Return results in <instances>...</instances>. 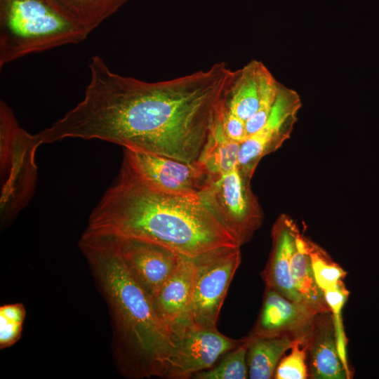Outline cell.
<instances>
[{
	"mask_svg": "<svg viewBox=\"0 0 379 379\" xmlns=\"http://www.w3.org/2000/svg\"><path fill=\"white\" fill-rule=\"evenodd\" d=\"M74 107L36 133L41 144L98 139L197 162L218 122L234 71L225 62L171 80L147 82L113 72L98 55Z\"/></svg>",
	"mask_w": 379,
	"mask_h": 379,
	"instance_id": "cell-1",
	"label": "cell"
},
{
	"mask_svg": "<svg viewBox=\"0 0 379 379\" xmlns=\"http://www.w3.org/2000/svg\"><path fill=\"white\" fill-rule=\"evenodd\" d=\"M85 231L150 241L187 257L222 246H241L199 197L153 190L124 162L93 210Z\"/></svg>",
	"mask_w": 379,
	"mask_h": 379,
	"instance_id": "cell-2",
	"label": "cell"
},
{
	"mask_svg": "<svg viewBox=\"0 0 379 379\" xmlns=\"http://www.w3.org/2000/svg\"><path fill=\"white\" fill-rule=\"evenodd\" d=\"M79 247L109 307L121 372L135 378H165L173 337L152 298L103 237L84 232Z\"/></svg>",
	"mask_w": 379,
	"mask_h": 379,
	"instance_id": "cell-3",
	"label": "cell"
},
{
	"mask_svg": "<svg viewBox=\"0 0 379 379\" xmlns=\"http://www.w3.org/2000/svg\"><path fill=\"white\" fill-rule=\"evenodd\" d=\"M89 33L56 0H0V67L83 41Z\"/></svg>",
	"mask_w": 379,
	"mask_h": 379,
	"instance_id": "cell-4",
	"label": "cell"
},
{
	"mask_svg": "<svg viewBox=\"0 0 379 379\" xmlns=\"http://www.w3.org/2000/svg\"><path fill=\"white\" fill-rule=\"evenodd\" d=\"M0 145L1 211L6 218L20 211L32 194L37 174L34 155L40 145L35 134L19 125L4 101L0 102Z\"/></svg>",
	"mask_w": 379,
	"mask_h": 379,
	"instance_id": "cell-5",
	"label": "cell"
},
{
	"mask_svg": "<svg viewBox=\"0 0 379 379\" xmlns=\"http://www.w3.org/2000/svg\"><path fill=\"white\" fill-rule=\"evenodd\" d=\"M250 180L239 166L226 173L208 175L199 194L219 220L237 237L241 246L261 223V213L249 188Z\"/></svg>",
	"mask_w": 379,
	"mask_h": 379,
	"instance_id": "cell-6",
	"label": "cell"
},
{
	"mask_svg": "<svg viewBox=\"0 0 379 379\" xmlns=\"http://www.w3.org/2000/svg\"><path fill=\"white\" fill-rule=\"evenodd\" d=\"M192 304L194 326L217 328L218 316L234 275L240 265V246H222L196 257Z\"/></svg>",
	"mask_w": 379,
	"mask_h": 379,
	"instance_id": "cell-7",
	"label": "cell"
},
{
	"mask_svg": "<svg viewBox=\"0 0 379 379\" xmlns=\"http://www.w3.org/2000/svg\"><path fill=\"white\" fill-rule=\"evenodd\" d=\"M123 162L144 184L166 194L199 197L208 178L198 161L190 164L136 149H124Z\"/></svg>",
	"mask_w": 379,
	"mask_h": 379,
	"instance_id": "cell-8",
	"label": "cell"
},
{
	"mask_svg": "<svg viewBox=\"0 0 379 379\" xmlns=\"http://www.w3.org/2000/svg\"><path fill=\"white\" fill-rule=\"evenodd\" d=\"M97 235L107 240L127 271L152 298L185 256L164 246L136 238Z\"/></svg>",
	"mask_w": 379,
	"mask_h": 379,
	"instance_id": "cell-9",
	"label": "cell"
},
{
	"mask_svg": "<svg viewBox=\"0 0 379 379\" xmlns=\"http://www.w3.org/2000/svg\"><path fill=\"white\" fill-rule=\"evenodd\" d=\"M244 341L230 338L217 328L190 326L173 338L165 378L185 379L213 366L229 351Z\"/></svg>",
	"mask_w": 379,
	"mask_h": 379,
	"instance_id": "cell-10",
	"label": "cell"
},
{
	"mask_svg": "<svg viewBox=\"0 0 379 379\" xmlns=\"http://www.w3.org/2000/svg\"><path fill=\"white\" fill-rule=\"evenodd\" d=\"M300 107L297 92L280 84L267 120L240 145L239 168L247 180H251L260 159L277 150L290 137Z\"/></svg>",
	"mask_w": 379,
	"mask_h": 379,
	"instance_id": "cell-11",
	"label": "cell"
},
{
	"mask_svg": "<svg viewBox=\"0 0 379 379\" xmlns=\"http://www.w3.org/2000/svg\"><path fill=\"white\" fill-rule=\"evenodd\" d=\"M315 315L303 305L265 287L260 311L248 335L253 338L288 336L293 340L308 342Z\"/></svg>",
	"mask_w": 379,
	"mask_h": 379,
	"instance_id": "cell-12",
	"label": "cell"
},
{
	"mask_svg": "<svg viewBox=\"0 0 379 379\" xmlns=\"http://www.w3.org/2000/svg\"><path fill=\"white\" fill-rule=\"evenodd\" d=\"M196 275L194 257L184 256L175 270L152 298L173 338L194 324L192 304Z\"/></svg>",
	"mask_w": 379,
	"mask_h": 379,
	"instance_id": "cell-13",
	"label": "cell"
},
{
	"mask_svg": "<svg viewBox=\"0 0 379 379\" xmlns=\"http://www.w3.org/2000/svg\"><path fill=\"white\" fill-rule=\"evenodd\" d=\"M308 378L350 379L340 358L331 311L314 316L308 340Z\"/></svg>",
	"mask_w": 379,
	"mask_h": 379,
	"instance_id": "cell-14",
	"label": "cell"
},
{
	"mask_svg": "<svg viewBox=\"0 0 379 379\" xmlns=\"http://www.w3.org/2000/svg\"><path fill=\"white\" fill-rule=\"evenodd\" d=\"M298 233L297 228L287 219H280L274 225L272 230V249L261 277L265 287L302 304L291 276V262Z\"/></svg>",
	"mask_w": 379,
	"mask_h": 379,
	"instance_id": "cell-15",
	"label": "cell"
},
{
	"mask_svg": "<svg viewBox=\"0 0 379 379\" xmlns=\"http://www.w3.org/2000/svg\"><path fill=\"white\" fill-rule=\"evenodd\" d=\"M260 63L253 60L241 69L234 71L225 100V110L246 122L255 114L259 106Z\"/></svg>",
	"mask_w": 379,
	"mask_h": 379,
	"instance_id": "cell-16",
	"label": "cell"
},
{
	"mask_svg": "<svg viewBox=\"0 0 379 379\" xmlns=\"http://www.w3.org/2000/svg\"><path fill=\"white\" fill-rule=\"evenodd\" d=\"M291 276L293 285L304 306L316 314L330 311L324 292L314 276L307 240L299 232L291 262Z\"/></svg>",
	"mask_w": 379,
	"mask_h": 379,
	"instance_id": "cell-17",
	"label": "cell"
},
{
	"mask_svg": "<svg viewBox=\"0 0 379 379\" xmlns=\"http://www.w3.org/2000/svg\"><path fill=\"white\" fill-rule=\"evenodd\" d=\"M246 354L248 378L270 379L281 359L291 349L294 340L288 336L250 337Z\"/></svg>",
	"mask_w": 379,
	"mask_h": 379,
	"instance_id": "cell-18",
	"label": "cell"
},
{
	"mask_svg": "<svg viewBox=\"0 0 379 379\" xmlns=\"http://www.w3.org/2000/svg\"><path fill=\"white\" fill-rule=\"evenodd\" d=\"M240 145L226 137L220 117L197 161L208 175L226 173L239 166Z\"/></svg>",
	"mask_w": 379,
	"mask_h": 379,
	"instance_id": "cell-19",
	"label": "cell"
},
{
	"mask_svg": "<svg viewBox=\"0 0 379 379\" xmlns=\"http://www.w3.org/2000/svg\"><path fill=\"white\" fill-rule=\"evenodd\" d=\"M56 1L91 33L128 0Z\"/></svg>",
	"mask_w": 379,
	"mask_h": 379,
	"instance_id": "cell-20",
	"label": "cell"
},
{
	"mask_svg": "<svg viewBox=\"0 0 379 379\" xmlns=\"http://www.w3.org/2000/svg\"><path fill=\"white\" fill-rule=\"evenodd\" d=\"M248 338L225 354L211 368L195 373L196 379H246L248 378L246 354Z\"/></svg>",
	"mask_w": 379,
	"mask_h": 379,
	"instance_id": "cell-21",
	"label": "cell"
},
{
	"mask_svg": "<svg viewBox=\"0 0 379 379\" xmlns=\"http://www.w3.org/2000/svg\"><path fill=\"white\" fill-rule=\"evenodd\" d=\"M260 98L255 114L246 122L247 138L257 132L267 120L277 100L280 83L261 62L259 68Z\"/></svg>",
	"mask_w": 379,
	"mask_h": 379,
	"instance_id": "cell-22",
	"label": "cell"
},
{
	"mask_svg": "<svg viewBox=\"0 0 379 379\" xmlns=\"http://www.w3.org/2000/svg\"><path fill=\"white\" fill-rule=\"evenodd\" d=\"M307 250L317 284L323 292L337 288L347 272L319 247L307 240Z\"/></svg>",
	"mask_w": 379,
	"mask_h": 379,
	"instance_id": "cell-23",
	"label": "cell"
},
{
	"mask_svg": "<svg viewBox=\"0 0 379 379\" xmlns=\"http://www.w3.org/2000/svg\"><path fill=\"white\" fill-rule=\"evenodd\" d=\"M349 291L343 282L340 286L332 291L324 292L326 301L332 314L335 333L337 342L338 351L340 358L347 373L352 377L347 362V338L345 334L342 311L348 298Z\"/></svg>",
	"mask_w": 379,
	"mask_h": 379,
	"instance_id": "cell-24",
	"label": "cell"
},
{
	"mask_svg": "<svg viewBox=\"0 0 379 379\" xmlns=\"http://www.w3.org/2000/svg\"><path fill=\"white\" fill-rule=\"evenodd\" d=\"M291 352L284 355L277 365L275 379H306L308 378V342L294 340Z\"/></svg>",
	"mask_w": 379,
	"mask_h": 379,
	"instance_id": "cell-25",
	"label": "cell"
},
{
	"mask_svg": "<svg viewBox=\"0 0 379 379\" xmlns=\"http://www.w3.org/2000/svg\"><path fill=\"white\" fill-rule=\"evenodd\" d=\"M25 313V309L20 303L5 305L1 307V349L13 345L20 338Z\"/></svg>",
	"mask_w": 379,
	"mask_h": 379,
	"instance_id": "cell-26",
	"label": "cell"
},
{
	"mask_svg": "<svg viewBox=\"0 0 379 379\" xmlns=\"http://www.w3.org/2000/svg\"><path fill=\"white\" fill-rule=\"evenodd\" d=\"M221 125L225 135L230 140L241 144L247 138L246 121L226 112L224 105L221 114Z\"/></svg>",
	"mask_w": 379,
	"mask_h": 379,
	"instance_id": "cell-27",
	"label": "cell"
}]
</instances>
